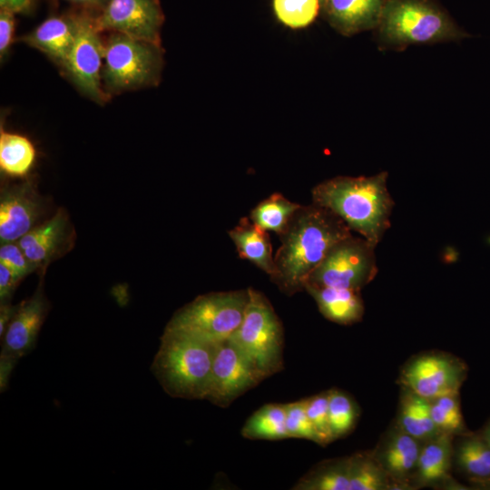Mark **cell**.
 I'll return each mask as SVG.
<instances>
[{"instance_id":"21","label":"cell","mask_w":490,"mask_h":490,"mask_svg":"<svg viewBox=\"0 0 490 490\" xmlns=\"http://www.w3.org/2000/svg\"><path fill=\"white\" fill-rule=\"evenodd\" d=\"M229 235L241 259L255 264L270 278L274 274V256L267 230L257 226L250 218L244 217L229 230Z\"/></svg>"},{"instance_id":"40","label":"cell","mask_w":490,"mask_h":490,"mask_svg":"<svg viewBox=\"0 0 490 490\" xmlns=\"http://www.w3.org/2000/svg\"><path fill=\"white\" fill-rule=\"evenodd\" d=\"M480 435L490 445V419L485 423L484 427L479 431Z\"/></svg>"},{"instance_id":"19","label":"cell","mask_w":490,"mask_h":490,"mask_svg":"<svg viewBox=\"0 0 490 490\" xmlns=\"http://www.w3.org/2000/svg\"><path fill=\"white\" fill-rule=\"evenodd\" d=\"M454 436L441 434L423 443L412 485L436 486L449 478L454 465Z\"/></svg>"},{"instance_id":"33","label":"cell","mask_w":490,"mask_h":490,"mask_svg":"<svg viewBox=\"0 0 490 490\" xmlns=\"http://www.w3.org/2000/svg\"><path fill=\"white\" fill-rule=\"evenodd\" d=\"M289 437L303 438L318 444V438L307 415L305 398L285 404Z\"/></svg>"},{"instance_id":"15","label":"cell","mask_w":490,"mask_h":490,"mask_svg":"<svg viewBox=\"0 0 490 490\" xmlns=\"http://www.w3.org/2000/svg\"><path fill=\"white\" fill-rule=\"evenodd\" d=\"M76 234L65 210L59 208L52 216L33 228L17 242L35 271L44 277L48 266L69 252Z\"/></svg>"},{"instance_id":"38","label":"cell","mask_w":490,"mask_h":490,"mask_svg":"<svg viewBox=\"0 0 490 490\" xmlns=\"http://www.w3.org/2000/svg\"><path fill=\"white\" fill-rule=\"evenodd\" d=\"M15 305L11 303L0 304V337H2L15 312Z\"/></svg>"},{"instance_id":"12","label":"cell","mask_w":490,"mask_h":490,"mask_svg":"<svg viewBox=\"0 0 490 490\" xmlns=\"http://www.w3.org/2000/svg\"><path fill=\"white\" fill-rule=\"evenodd\" d=\"M266 377L230 339L217 346L205 399L229 407Z\"/></svg>"},{"instance_id":"25","label":"cell","mask_w":490,"mask_h":490,"mask_svg":"<svg viewBox=\"0 0 490 490\" xmlns=\"http://www.w3.org/2000/svg\"><path fill=\"white\" fill-rule=\"evenodd\" d=\"M293 489L349 490L348 456L322 461L305 474Z\"/></svg>"},{"instance_id":"10","label":"cell","mask_w":490,"mask_h":490,"mask_svg":"<svg viewBox=\"0 0 490 490\" xmlns=\"http://www.w3.org/2000/svg\"><path fill=\"white\" fill-rule=\"evenodd\" d=\"M101 33L96 16L83 11L77 34L62 69L83 94L98 103L109 98L102 84L104 41Z\"/></svg>"},{"instance_id":"5","label":"cell","mask_w":490,"mask_h":490,"mask_svg":"<svg viewBox=\"0 0 490 490\" xmlns=\"http://www.w3.org/2000/svg\"><path fill=\"white\" fill-rule=\"evenodd\" d=\"M163 66L162 44L111 33L104 41L102 84L110 97L159 83Z\"/></svg>"},{"instance_id":"26","label":"cell","mask_w":490,"mask_h":490,"mask_svg":"<svg viewBox=\"0 0 490 490\" xmlns=\"http://www.w3.org/2000/svg\"><path fill=\"white\" fill-rule=\"evenodd\" d=\"M248 439L279 440L289 438L285 404H267L255 411L241 428Z\"/></svg>"},{"instance_id":"2","label":"cell","mask_w":490,"mask_h":490,"mask_svg":"<svg viewBox=\"0 0 490 490\" xmlns=\"http://www.w3.org/2000/svg\"><path fill=\"white\" fill-rule=\"evenodd\" d=\"M387 172L372 176H338L316 185L312 202L338 215L351 230L377 245L390 227L394 201Z\"/></svg>"},{"instance_id":"37","label":"cell","mask_w":490,"mask_h":490,"mask_svg":"<svg viewBox=\"0 0 490 490\" xmlns=\"http://www.w3.org/2000/svg\"><path fill=\"white\" fill-rule=\"evenodd\" d=\"M33 3L34 0H0V7L18 14L28 11Z\"/></svg>"},{"instance_id":"30","label":"cell","mask_w":490,"mask_h":490,"mask_svg":"<svg viewBox=\"0 0 490 490\" xmlns=\"http://www.w3.org/2000/svg\"><path fill=\"white\" fill-rule=\"evenodd\" d=\"M430 410L434 424L441 434L459 436L470 432L462 414L459 394L430 400Z\"/></svg>"},{"instance_id":"6","label":"cell","mask_w":490,"mask_h":490,"mask_svg":"<svg viewBox=\"0 0 490 490\" xmlns=\"http://www.w3.org/2000/svg\"><path fill=\"white\" fill-rule=\"evenodd\" d=\"M248 300V289L200 295L179 309L165 328L218 346L240 327Z\"/></svg>"},{"instance_id":"7","label":"cell","mask_w":490,"mask_h":490,"mask_svg":"<svg viewBox=\"0 0 490 490\" xmlns=\"http://www.w3.org/2000/svg\"><path fill=\"white\" fill-rule=\"evenodd\" d=\"M243 319L230 338L265 377L283 369L284 333L269 299L249 288Z\"/></svg>"},{"instance_id":"27","label":"cell","mask_w":490,"mask_h":490,"mask_svg":"<svg viewBox=\"0 0 490 490\" xmlns=\"http://www.w3.org/2000/svg\"><path fill=\"white\" fill-rule=\"evenodd\" d=\"M349 459V490L392 489L391 481L374 452H358Z\"/></svg>"},{"instance_id":"11","label":"cell","mask_w":490,"mask_h":490,"mask_svg":"<svg viewBox=\"0 0 490 490\" xmlns=\"http://www.w3.org/2000/svg\"><path fill=\"white\" fill-rule=\"evenodd\" d=\"M467 374L460 358L444 352H426L407 361L399 376L403 387L432 400L459 394Z\"/></svg>"},{"instance_id":"18","label":"cell","mask_w":490,"mask_h":490,"mask_svg":"<svg viewBox=\"0 0 490 490\" xmlns=\"http://www.w3.org/2000/svg\"><path fill=\"white\" fill-rule=\"evenodd\" d=\"M385 0H320L327 22L345 36L377 27Z\"/></svg>"},{"instance_id":"8","label":"cell","mask_w":490,"mask_h":490,"mask_svg":"<svg viewBox=\"0 0 490 490\" xmlns=\"http://www.w3.org/2000/svg\"><path fill=\"white\" fill-rule=\"evenodd\" d=\"M376 246L352 234L337 242L308 276L306 286L360 291L377 274Z\"/></svg>"},{"instance_id":"9","label":"cell","mask_w":490,"mask_h":490,"mask_svg":"<svg viewBox=\"0 0 490 490\" xmlns=\"http://www.w3.org/2000/svg\"><path fill=\"white\" fill-rule=\"evenodd\" d=\"M50 303L43 289V277L35 292L15 305V312L1 337L0 388L5 391L11 373L21 358L34 349L48 315Z\"/></svg>"},{"instance_id":"16","label":"cell","mask_w":490,"mask_h":490,"mask_svg":"<svg viewBox=\"0 0 490 490\" xmlns=\"http://www.w3.org/2000/svg\"><path fill=\"white\" fill-rule=\"evenodd\" d=\"M423 443L395 426L374 452L393 486H413Z\"/></svg>"},{"instance_id":"35","label":"cell","mask_w":490,"mask_h":490,"mask_svg":"<svg viewBox=\"0 0 490 490\" xmlns=\"http://www.w3.org/2000/svg\"><path fill=\"white\" fill-rule=\"evenodd\" d=\"M15 13L0 10V56L1 60L7 54L10 45L14 41L15 19Z\"/></svg>"},{"instance_id":"3","label":"cell","mask_w":490,"mask_h":490,"mask_svg":"<svg viewBox=\"0 0 490 490\" xmlns=\"http://www.w3.org/2000/svg\"><path fill=\"white\" fill-rule=\"evenodd\" d=\"M217 346L165 328L151 370L172 397L205 399Z\"/></svg>"},{"instance_id":"32","label":"cell","mask_w":490,"mask_h":490,"mask_svg":"<svg viewBox=\"0 0 490 490\" xmlns=\"http://www.w3.org/2000/svg\"><path fill=\"white\" fill-rule=\"evenodd\" d=\"M307 415L318 438V444L332 442L328 424V390L305 398Z\"/></svg>"},{"instance_id":"34","label":"cell","mask_w":490,"mask_h":490,"mask_svg":"<svg viewBox=\"0 0 490 490\" xmlns=\"http://www.w3.org/2000/svg\"><path fill=\"white\" fill-rule=\"evenodd\" d=\"M0 262L7 266L20 280L35 271L17 241L1 243Z\"/></svg>"},{"instance_id":"1","label":"cell","mask_w":490,"mask_h":490,"mask_svg":"<svg viewBox=\"0 0 490 490\" xmlns=\"http://www.w3.org/2000/svg\"><path fill=\"white\" fill-rule=\"evenodd\" d=\"M351 230L330 210L311 202L300 205L279 235L274 255L275 272L270 280L291 296L304 290L308 276Z\"/></svg>"},{"instance_id":"23","label":"cell","mask_w":490,"mask_h":490,"mask_svg":"<svg viewBox=\"0 0 490 490\" xmlns=\"http://www.w3.org/2000/svg\"><path fill=\"white\" fill-rule=\"evenodd\" d=\"M454 465L459 472L477 482L490 481V445L479 432L459 436L454 443Z\"/></svg>"},{"instance_id":"24","label":"cell","mask_w":490,"mask_h":490,"mask_svg":"<svg viewBox=\"0 0 490 490\" xmlns=\"http://www.w3.org/2000/svg\"><path fill=\"white\" fill-rule=\"evenodd\" d=\"M36 152L32 142L25 136L0 132V169L10 177H25L32 170Z\"/></svg>"},{"instance_id":"36","label":"cell","mask_w":490,"mask_h":490,"mask_svg":"<svg viewBox=\"0 0 490 490\" xmlns=\"http://www.w3.org/2000/svg\"><path fill=\"white\" fill-rule=\"evenodd\" d=\"M21 280L0 262V304L11 303L13 294Z\"/></svg>"},{"instance_id":"39","label":"cell","mask_w":490,"mask_h":490,"mask_svg":"<svg viewBox=\"0 0 490 490\" xmlns=\"http://www.w3.org/2000/svg\"><path fill=\"white\" fill-rule=\"evenodd\" d=\"M78 5H81L85 10H95L101 12L106 5L109 0H67Z\"/></svg>"},{"instance_id":"31","label":"cell","mask_w":490,"mask_h":490,"mask_svg":"<svg viewBox=\"0 0 490 490\" xmlns=\"http://www.w3.org/2000/svg\"><path fill=\"white\" fill-rule=\"evenodd\" d=\"M273 9L281 24L299 29L316 19L320 11V0H273Z\"/></svg>"},{"instance_id":"14","label":"cell","mask_w":490,"mask_h":490,"mask_svg":"<svg viewBox=\"0 0 490 490\" xmlns=\"http://www.w3.org/2000/svg\"><path fill=\"white\" fill-rule=\"evenodd\" d=\"M164 15L159 0H109L96 15L101 32L120 33L161 44Z\"/></svg>"},{"instance_id":"29","label":"cell","mask_w":490,"mask_h":490,"mask_svg":"<svg viewBox=\"0 0 490 490\" xmlns=\"http://www.w3.org/2000/svg\"><path fill=\"white\" fill-rule=\"evenodd\" d=\"M358 417L355 401L346 392L328 390V424L332 442L352 431Z\"/></svg>"},{"instance_id":"4","label":"cell","mask_w":490,"mask_h":490,"mask_svg":"<svg viewBox=\"0 0 490 490\" xmlns=\"http://www.w3.org/2000/svg\"><path fill=\"white\" fill-rule=\"evenodd\" d=\"M374 30L379 47L397 51L469 36L435 0H385Z\"/></svg>"},{"instance_id":"28","label":"cell","mask_w":490,"mask_h":490,"mask_svg":"<svg viewBox=\"0 0 490 490\" xmlns=\"http://www.w3.org/2000/svg\"><path fill=\"white\" fill-rule=\"evenodd\" d=\"M299 206L281 193H272L250 211V219L262 230L279 235Z\"/></svg>"},{"instance_id":"22","label":"cell","mask_w":490,"mask_h":490,"mask_svg":"<svg viewBox=\"0 0 490 490\" xmlns=\"http://www.w3.org/2000/svg\"><path fill=\"white\" fill-rule=\"evenodd\" d=\"M396 426L422 443L441 435L432 419L430 400L406 387H403Z\"/></svg>"},{"instance_id":"20","label":"cell","mask_w":490,"mask_h":490,"mask_svg":"<svg viewBox=\"0 0 490 490\" xmlns=\"http://www.w3.org/2000/svg\"><path fill=\"white\" fill-rule=\"evenodd\" d=\"M304 290L315 299L320 313L332 322L351 325L363 317L364 303L358 290L313 286H306Z\"/></svg>"},{"instance_id":"13","label":"cell","mask_w":490,"mask_h":490,"mask_svg":"<svg viewBox=\"0 0 490 490\" xmlns=\"http://www.w3.org/2000/svg\"><path fill=\"white\" fill-rule=\"evenodd\" d=\"M49 201L31 180L5 185L0 195V241H18L45 220Z\"/></svg>"},{"instance_id":"17","label":"cell","mask_w":490,"mask_h":490,"mask_svg":"<svg viewBox=\"0 0 490 490\" xmlns=\"http://www.w3.org/2000/svg\"><path fill=\"white\" fill-rule=\"evenodd\" d=\"M82 13L53 15L24 35L21 41L44 53L63 69L77 34Z\"/></svg>"}]
</instances>
